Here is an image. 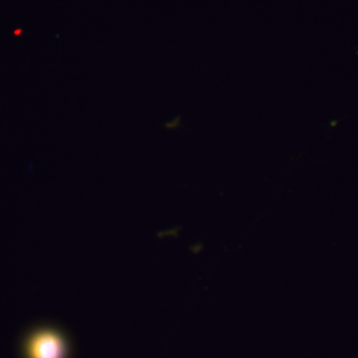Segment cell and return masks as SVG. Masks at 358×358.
Wrapping results in <instances>:
<instances>
[{
	"label": "cell",
	"instance_id": "6da1fadb",
	"mask_svg": "<svg viewBox=\"0 0 358 358\" xmlns=\"http://www.w3.org/2000/svg\"><path fill=\"white\" fill-rule=\"evenodd\" d=\"M22 358H70V345L62 331L51 327H37L21 343Z\"/></svg>",
	"mask_w": 358,
	"mask_h": 358
}]
</instances>
